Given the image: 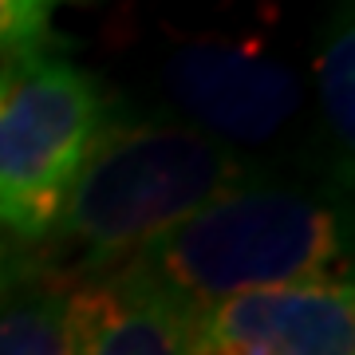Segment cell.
Wrapping results in <instances>:
<instances>
[{
    "label": "cell",
    "mask_w": 355,
    "mask_h": 355,
    "mask_svg": "<svg viewBox=\"0 0 355 355\" xmlns=\"http://www.w3.org/2000/svg\"><path fill=\"white\" fill-rule=\"evenodd\" d=\"M347 221L336 202L245 178L127 265L205 312L245 292L347 280Z\"/></svg>",
    "instance_id": "obj_1"
},
{
    "label": "cell",
    "mask_w": 355,
    "mask_h": 355,
    "mask_svg": "<svg viewBox=\"0 0 355 355\" xmlns=\"http://www.w3.org/2000/svg\"><path fill=\"white\" fill-rule=\"evenodd\" d=\"M51 0H0V55H20V51H40L48 48Z\"/></svg>",
    "instance_id": "obj_9"
},
{
    "label": "cell",
    "mask_w": 355,
    "mask_h": 355,
    "mask_svg": "<svg viewBox=\"0 0 355 355\" xmlns=\"http://www.w3.org/2000/svg\"><path fill=\"white\" fill-rule=\"evenodd\" d=\"M352 20H331V32L324 40V51L316 60V87H320V107H324V123H328L336 146L352 150Z\"/></svg>",
    "instance_id": "obj_8"
},
{
    "label": "cell",
    "mask_w": 355,
    "mask_h": 355,
    "mask_svg": "<svg viewBox=\"0 0 355 355\" xmlns=\"http://www.w3.org/2000/svg\"><path fill=\"white\" fill-rule=\"evenodd\" d=\"M114 119L99 79L55 51L0 64V229L40 241L60 225L91 150Z\"/></svg>",
    "instance_id": "obj_3"
},
{
    "label": "cell",
    "mask_w": 355,
    "mask_h": 355,
    "mask_svg": "<svg viewBox=\"0 0 355 355\" xmlns=\"http://www.w3.org/2000/svg\"><path fill=\"white\" fill-rule=\"evenodd\" d=\"M20 280H24L20 257H16V249H12V241H8V237H0V296H4V292H12Z\"/></svg>",
    "instance_id": "obj_10"
},
{
    "label": "cell",
    "mask_w": 355,
    "mask_h": 355,
    "mask_svg": "<svg viewBox=\"0 0 355 355\" xmlns=\"http://www.w3.org/2000/svg\"><path fill=\"white\" fill-rule=\"evenodd\" d=\"M0 355H71V292L24 280L4 292Z\"/></svg>",
    "instance_id": "obj_7"
},
{
    "label": "cell",
    "mask_w": 355,
    "mask_h": 355,
    "mask_svg": "<svg viewBox=\"0 0 355 355\" xmlns=\"http://www.w3.org/2000/svg\"><path fill=\"white\" fill-rule=\"evenodd\" d=\"M193 355H355L352 280L245 292L198 312Z\"/></svg>",
    "instance_id": "obj_5"
},
{
    "label": "cell",
    "mask_w": 355,
    "mask_h": 355,
    "mask_svg": "<svg viewBox=\"0 0 355 355\" xmlns=\"http://www.w3.org/2000/svg\"><path fill=\"white\" fill-rule=\"evenodd\" d=\"M162 83L190 127L225 146L277 139L304 99L288 64L245 44H186L166 60Z\"/></svg>",
    "instance_id": "obj_4"
},
{
    "label": "cell",
    "mask_w": 355,
    "mask_h": 355,
    "mask_svg": "<svg viewBox=\"0 0 355 355\" xmlns=\"http://www.w3.org/2000/svg\"><path fill=\"white\" fill-rule=\"evenodd\" d=\"M198 312L135 265L71 292V355H193Z\"/></svg>",
    "instance_id": "obj_6"
},
{
    "label": "cell",
    "mask_w": 355,
    "mask_h": 355,
    "mask_svg": "<svg viewBox=\"0 0 355 355\" xmlns=\"http://www.w3.org/2000/svg\"><path fill=\"white\" fill-rule=\"evenodd\" d=\"M245 178L241 154L190 123H111L51 233L111 272Z\"/></svg>",
    "instance_id": "obj_2"
}]
</instances>
